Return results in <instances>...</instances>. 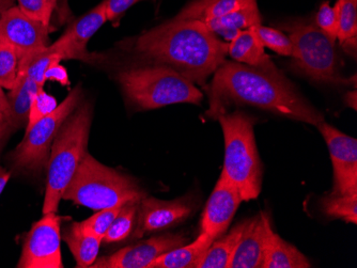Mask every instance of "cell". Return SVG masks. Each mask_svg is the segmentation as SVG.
<instances>
[{"label":"cell","mask_w":357,"mask_h":268,"mask_svg":"<svg viewBox=\"0 0 357 268\" xmlns=\"http://www.w3.org/2000/svg\"><path fill=\"white\" fill-rule=\"evenodd\" d=\"M213 242L208 234L200 233L196 241L165 252L152 261L148 268H192Z\"/></svg>","instance_id":"obj_23"},{"label":"cell","mask_w":357,"mask_h":268,"mask_svg":"<svg viewBox=\"0 0 357 268\" xmlns=\"http://www.w3.org/2000/svg\"><path fill=\"white\" fill-rule=\"evenodd\" d=\"M188 242L183 234L166 233L147 241L128 246L108 257L96 259L92 268H148L152 261L165 252L176 249Z\"/></svg>","instance_id":"obj_12"},{"label":"cell","mask_w":357,"mask_h":268,"mask_svg":"<svg viewBox=\"0 0 357 268\" xmlns=\"http://www.w3.org/2000/svg\"><path fill=\"white\" fill-rule=\"evenodd\" d=\"M210 99L206 116L218 119L231 105H250L296 121L318 125L323 116L286 77H276L238 62H225L204 87Z\"/></svg>","instance_id":"obj_1"},{"label":"cell","mask_w":357,"mask_h":268,"mask_svg":"<svg viewBox=\"0 0 357 268\" xmlns=\"http://www.w3.org/2000/svg\"><path fill=\"white\" fill-rule=\"evenodd\" d=\"M338 31L337 39L344 46L356 47L357 0H337Z\"/></svg>","instance_id":"obj_27"},{"label":"cell","mask_w":357,"mask_h":268,"mask_svg":"<svg viewBox=\"0 0 357 268\" xmlns=\"http://www.w3.org/2000/svg\"><path fill=\"white\" fill-rule=\"evenodd\" d=\"M126 97L142 110L158 109L172 104H200L204 99L195 84L165 65L135 68L118 76Z\"/></svg>","instance_id":"obj_6"},{"label":"cell","mask_w":357,"mask_h":268,"mask_svg":"<svg viewBox=\"0 0 357 268\" xmlns=\"http://www.w3.org/2000/svg\"><path fill=\"white\" fill-rule=\"evenodd\" d=\"M61 60V56L56 53L51 45H48L40 51L21 58L19 61V74L28 76L39 87L43 88L46 83V70L54 62H60Z\"/></svg>","instance_id":"obj_25"},{"label":"cell","mask_w":357,"mask_h":268,"mask_svg":"<svg viewBox=\"0 0 357 268\" xmlns=\"http://www.w3.org/2000/svg\"><path fill=\"white\" fill-rule=\"evenodd\" d=\"M15 6V0H0V19L3 14Z\"/></svg>","instance_id":"obj_41"},{"label":"cell","mask_w":357,"mask_h":268,"mask_svg":"<svg viewBox=\"0 0 357 268\" xmlns=\"http://www.w3.org/2000/svg\"><path fill=\"white\" fill-rule=\"evenodd\" d=\"M250 30L264 47L272 49L278 55L294 57V46L289 36L280 30L262 25L252 26Z\"/></svg>","instance_id":"obj_29"},{"label":"cell","mask_w":357,"mask_h":268,"mask_svg":"<svg viewBox=\"0 0 357 268\" xmlns=\"http://www.w3.org/2000/svg\"><path fill=\"white\" fill-rule=\"evenodd\" d=\"M242 202L236 187L222 175L211 194L202 218V233L215 241L226 233Z\"/></svg>","instance_id":"obj_14"},{"label":"cell","mask_w":357,"mask_h":268,"mask_svg":"<svg viewBox=\"0 0 357 268\" xmlns=\"http://www.w3.org/2000/svg\"><path fill=\"white\" fill-rule=\"evenodd\" d=\"M121 207L122 205H117V207H107V209L96 211V213L91 217L84 220V221H80V225L86 231L103 239L104 235L109 229L112 221L117 217Z\"/></svg>","instance_id":"obj_31"},{"label":"cell","mask_w":357,"mask_h":268,"mask_svg":"<svg viewBox=\"0 0 357 268\" xmlns=\"http://www.w3.org/2000/svg\"><path fill=\"white\" fill-rule=\"evenodd\" d=\"M321 207L326 215L353 225L357 223V195H331L323 198Z\"/></svg>","instance_id":"obj_28"},{"label":"cell","mask_w":357,"mask_h":268,"mask_svg":"<svg viewBox=\"0 0 357 268\" xmlns=\"http://www.w3.org/2000/svg\"><path fill=\"white\" fill-rule=\"evenodd\" d=\"M8 97L5 93H3V88L0 87V117L6 115L8 110Z\"/></svg>","instance_id":"obj_40"},{"label":"cell","mask_w":357,"mask_h":268,"mask_svg":"<svg viewBox=\"0 0 357 268\" xmlns=\"http://www.w3.org/2000/svg\"><path fill=\"white\" fill-rule=\"evenodd\" d=\"M45 81H57L64 87L70 86L67 70L60 65V62H54L53 65L48 67L45 72Z\"/></svg>","instance_id":"obj_36"},{"label":"cell","mask_w":357,"mask_h":268,"mask_svg":"<svg viewBox=\"0 0 357 268\" xmlns=\"http://www.w3.org/2000/svg\"><path fill=\"white\" fill-rule=\"evenodd\" d=\"M312 264L302 252L272 231L262 268H310Z\"/></svg>","instance_id":"obj_24"},{"label":"cell","mask_w":357,"mask_h":268,"mask_svg":"<svg viewBox=\"0 0 357 268\" xmlns=\"http://www.w3.org/2000/svg\"><path fill=\"white\" fill-rule=\"evenodd\" d=\"M229 43L222 42L200 21L176 19L142 33L134 52L155 65H165L192 84L206 78L226 62Z\"/></svg>","instance_id":"obj_2"},{"label":"cell","mask_w":357,"mask_h":268,"mask_svg":"<svg viewBox=\"0 0 357 268\" xmlns=\"http://www.w3.org/2000/svg\"><path fill=\"white\" fill-rule=\"evenodd\" d=\"M19 8L26 17L35 21L41 22L44 26L50 28L45 21V7L43 0H16Z\"/></svg>","instance_id":"obj_34"},{"label":"cell","mask_w":357,"mask_h":268,"mask_svg":"<svg viewBox=\"0 0 357 268\" xmlns=\"http://www.w3.org/2000/svg\"><path fill=\"white\" fill-rule=\"evenodd\" d=\"M326 140L334 170L332 195H357V140L326 121L317 125Z\"/></svg>","instance_id":"obj_10"},{"label":"cell","mask_w":357,"mask_h":268,"mask_svg":"<svg viewBox=\"0 0 357 268\" xmlns=\"http://www.w3.org/2000/svg\"><path fill=\"white\" fill-rule=\"evenodd\" d=\"M61 216L57 213L43 214L33 223L24 241L19 268H62Z\"/></svg>","instance_id":"obj_9"},{"label":"cell","mask_w":357,"mask_h":268,"mask_svg":"<svg viewBox=\"0 0 357 268\" xmlns=\"http://www.w3.org/2000/svg\"><path fill=\"white\" fill-rule=\"evenodd\" d=\"M58 104L55 97L44 91L43 88H39L35 97L32 99L30 106L29 118H28L26 129H29L33 124L37 123L42 118L51 113L57 108Z\"/></svg>","instance_id":"obj_32"},{"label":"cell","mask_w":357,"mask_h":268,"mask_svg":"<svg viewBox=\"0 0 357 268\" xmlns=\"http://www.w3.org/2000/svg\"><path fill=\"white\" fill-rule=\"evenodd\" d=\"M44 7H45V21L47 26L51 23L52 15H53L54 10L57 5V0H43Z\"/></svg>","instance_id":"obj_38"},{"label":"cell","mask_w":357,"mask_h":268,"mask_svg":"<svg viewBox=\"0 0 357 268\" xmlns=\"http://www.w3.org/2000/svg\"><path fill=\"white\" fill-rule=\"evenodd\" d=\"M20 58L15 49L7 44H0V87L11 90L19 76Z\"/></svg>","instance_id":"obj_30"},{"label":"cell","mask_w":357,"mask_h":268,"mask_svg":"<svg viewBox=\"0 0 357 268\" xmlns=\"http://www.w3.org/2000/svg\"><path fill=\"white\" fill-rule=\"evenodd\" d=\"M92 106L79 104L63 122L48 157L47 182L42 213H57L64 191L87 153Z\"/></svg>","instance_id":"obj_3"},{"label":"cell","mask_w":357,"mask_h":268,"mask_svg":"<svg viewBox=\"0 0 357 268\" xmlns=\"http://www.w3.org/2000/svg\"><path fill=\"white\" fill-rule=\"evenodd\" d=\"M80 99L82 88L76 87L55 110L26 129L23 140L10 155L15 169L40 173L46 168L54 140L63 122L79 105Z\"/></svg>","instance_id":"obj_8"},{"label":"cell","mask_w":357,"mask_h":268,"mask_svg":"<svg viewBox=\"0 0 357 268\" xmlns=\"http://www.w3.org/2000/svg\"><path fill=\"white\" fill-rule=\"evenodd\" d=\"M107 21H115L126 10L133 7L139 0H105Z\"/></svg>","instance_id":"obj_35"},{"label":"cell","mask_w":357,"mask_h":268,"mask_svg":"<svg viewBox=\"0 0 357 268\" xmlns=\"http://www.w3.org/2000/svg\"><path fill=\"white\" fill-rule=\"evenodd\" d=\"M294 43V67L314 81L351 84L339 75L335 41L312 24L292 22L282 25Z\"/></svg>","instance_id":"obj_7"},{"label":"cell","mask_w":357,"mask_h":268,"mask_svg":"<svg viewBox=\"0 0 357 268\" xmlns=\"http://www.w3.org/2000/svg\"><path fill=\"white\" fill-rule=\"evenodd\" d=\"M48 29L14 6L0 19V44L13 47L21 59L48 46Z\"/></svg>","instance_id":"obj_11"},{"label":"cell","mask_w":357,"mask_h":268,"mask_svg":"<svg viewBox=\"0 0 357 268\" xmlns=\"http://www.w3.org/2000/svg\"><path fill=\"white\" fill-rule=\"evenodd\" d=\"M225 140L222 175L236 187L242 201L257 199L261 191L262 165L255 140V119L242 111L218 118Z\"/></svg>","instance_id":"obj_4"},{"label":"cell","mask_w":357,"mask_h":268,"mask_svg":"<svg viewBox=\"0 0 357 268\" xmlns=\"http://www.w3.org/2000/svg\"><path fill=\"white\" fill-rule=\"evenodd\" d=\"M228 55L238 63L260 70L276 77H284L264 51V46L252 35L250 29L243 30L230 41Z\"/></svg>","instance_id":"obj_17"},{"label":"cell","mask_w":357,"mask_h":268,"mask_svg":"<svg viewBox=\"0 0 357 268\" xmlns=\"http://www.w3.org/2000/svg\"><path fill=\"white\" fill-rule=\"evenodd\" d=\"M146 197L138 184L86 153L62 199L93 211L140 201Z\"/></svg>","instance_id":"obj_5"},{"label":"cell","mask_w":357,"mask_h":268,"mask_svg":"<svg viewBox=\"0 0 357 268\" xmlns=\"http://www.w3.org/2000/svg\"><path fill=\"white\" fill-rule=\"evenodd\" d=\"M61 239L71 250L77 267H90L98 259L102 239L86 231L80 223L66 226Z\"/></svg>","instance_id":"obj_19"},{"label":"cell","mask_w":357,"mask_h":268,"mask_svg":"<svg viewBox=\"0 0 357 268\" xmlns=\"http://www.w3.org/2000/svg\"><path fill=\"white\" fill-rule=\"evenodd\" d=\"M10 177H11V173L0 166V195L3 193L6 186H7Z\"/></svg>","instance_id":"obj_39"},{"label":"cell","mask_w":357,"mask_h":268,"mask_svg":"<svg viewBox=\"0 0 357 268\" xmlns=\"http://www.w3.org/2000/svg\"><path fill=\"white\" fill-rule=\"evenodd\" d=\"M261 15L257 3L236 10L220 19L206 22V27L220 36L227 41H232L241 31L250 29L252 26L261 25Z\"/></svg>","instance_id":"obj_20"},{"label":"cell","mask_w":357,"mask_h":268,"mask_svg":"<svg viewBox=\"0 0 357 268\" xmlns=\"http://www.w3.org/2000/svg\"><path fill=\"white\" fill-rule=\"evenodd\" d=\"M272 223L268 214L261 213L246 221L229 268H262Z\"/></svg>","instance_id":"obj_16"},{"label":"cell","mask_w":357,"mask_h":268,"mask_svg":"<svg viewBox=\"0 0 357 268\" xmlns=\"http://www.w3.org/2000/svg\"><path fill=\"white\" fill-rule=\"evenodd\" d=\"M107 22L106 1L96 6L91 11L68 28L67 31L51 47L63 59L87 61L92 55L87 52V44L92 36Z\"/></svg>","instance_id":"obj_15"},{"label":"cell","mask_w":357,"mask_h":268,"mask_svg":"<svg viewBox=\"0 0 357 268\" xmlns=\"http://www.w3.org/2000/svg\"><path fill=\"white\" fill-rule=\"evenodd\" d=\"M255 3L257 0H196L182 10L174 19L206 23Z\"/></svg>","instance_id":"obj_21"},{"label":"cell","mask_w":357,"mask_h":268,"mask_svg":"<svg viewBox=\"0 0 357 268\" xmlns=\"http://www.w3.org/2000/svg\"><path fill=\"white\" fill-rule=\"evenodd\" d=\"M192 212V207L186 200L164 201L144 197L138 204L137 227L134 232V239L178 225L188 219Z\"/></svg>","instance_id":"obj_13"},{"label":"cell","mask_w":357,"mask_h":268,"mask_svg":"<svg viewBox=\"0 0 357 268\" xmlns=\"http://www.w3.org/2000/svg\"><path fill=\"white\" fill-rule=\"evenodd\" d=\"M246 221L248 220L238 223L226 235L220 236V239L211 244L210 247L196 261L192 268H229L230 261L240 241L243 230L245 228Z\"/></svg>","instance_id":"obj_22"},{"label":"cell","mask_w":357,"mask_h":268,"mask_svg":"<svg viewBox=\"0 0 357 268\" xmlns=\"http://www.w3.org/2000/svg\"><path fill=\"white\" fill-rule=\"evenodd\" d=\"M12 129L11 126L8 123L6 120L5 115L0 117V153L3 151V147H5L6 143H7L8 138L11 135Z\"/></svg>","instance_id":"obj_37"},{"label":"cell","mask_w":357,"mask_h":268,"mask_svg":"<svg viewBox=\"0 0 357 268\" xmlns=\"http://www.w3.org/2000/svg\"><path fill=\"white\" fill-rule=\"evenodd\" d=\"M39 86L28 76L19 74L15 86L8 94V110L5 118L12 129L26 127L29 118L32 99L39 90Z\"/></svg>","instance_id":"obj_18"},{"label":"cell","mask_w":357,"mask_h":268,"mask_svg":"<svg viewBox=\"0 0 357 268\" xmlns=\"http://www.w3.org/2000/svg\"><path fill=\"white\" fill-rule=\"evenodd\" d=\"M138 204L139 201H128L122 205L117 217L104 235L103 243H120L131 235L137 217Z\"/></svg>","instance_id":"obj_26"},{"label":"cell","mask_w":357,"mask_h":268,"mask_svg":"<svg viewBox=\"0 0 357 268\" xmlns=\"http://www.w3.org/2000/svg\"><path fill=\"white\" fill-rule=\"evenodd\" d=\"M316 24L319 29L322 30L333 41H336L338 31V7H331L330 3L326 1L321 5L316 17Z\"/></svg>","instance_id":"obj_33"}]
</instances>
